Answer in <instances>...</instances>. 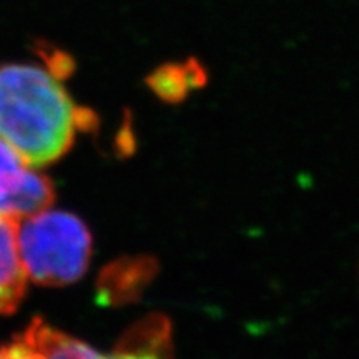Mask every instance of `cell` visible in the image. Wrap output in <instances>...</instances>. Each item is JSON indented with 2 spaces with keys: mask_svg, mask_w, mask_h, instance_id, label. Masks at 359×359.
<instances>
[{
  "mask_svg": "<svg viewBox=\"0 0 359 359\" xmlns=\"http://www.w3.org/2000/svg\"><path fill=\"white\" fill-rule=\"evenodd\" d=\"M93 111L74 105L50 72L0 67V140L29 167H45L70 150L77 128L92 130Z\"/></svg>",
  "mask_w": 359,
  "mask_h": 359,
  "instance_id": "6da1fadb",
  "label": "cell"
},
{
  "mask_svg": "<svg viewBox=\"0 0 359 359\" xmlns=\"http://www.w3.org/2000/svg\"><path fill=\"white\" fill-rule=\"evenodd\" d=\"M17 240L27 278L39 285H70L88 269L92 235L75 215L42 210L22 218Z\"/></svg>",
  "mask_w": 359,
  "mask_h": 359,
  "instance_id": "7a4b0ae2",
  "label": "cell"
},
{
  "mask_svg": "<svg viewBox=\"0 0 359 359\" xmlns=\"http://www.w3.org/2000/svg\"><path fill=\"white\" fill-rule=\"evenodd\" d=\"M20 338L45 359H173L172 326L160 314H151L133 325L109 354L98 353L40 318L30 323Z\"/></svg>",
  "mask_w": 359,
  "mask_h": 359,
  "instance_id": "3957f363",
  "label": "cell"
},
{
  "mask_svg": "<svg viewBox=\"0 0 359 359\" xmlns=\"http://www.w3.org/2000/svg\"><path fill=\"white\" fill-rule=\"evenodd\" d=\"M53 198L50 180L30 170L13 148L0 140V215L22 219L47 210Z\"/></svg>",
  "mask_w": 359,
  "mask_h": 359,
  "instance_id": "277c9868",
  "label": "cell"
},
{
  "mask_svg": "<svg viewBox=\"0 0 359 359\" xmlns=\"http://www.w3.org/2000/svg\"><path fill=\"white\" fill-rule=\"evenodd\" d=\"M156 271L150 258H123L107 266L98 276V302L103 304H125L138 299Z\"/></svg>",
  "mask_w": 359,
  "mask_h": 359,
  "instance_id": "5b68a950",
  "label": "cell"
},
{
  "mask_svg": "<svg viewBox=\"0 0 359 359\" xmlns=\"http://www.w3.org/2000/svg\"><path fill=\"white\" fill-rule=\"evenodd\" d=\"M19 219L0 215V314H12L25 294L27 273L19 255Z\"/></svg>",
  "mask_w": 359,
  "mask_h": 359,
  "instance_id": "8992f818",
  "label": "cell"
},
{
  "mask_svg": "<svg viewBox=\"0 0 359 359\" xmlns=\"http://www.w3.org/2000/svg\"><path fill=\"white\" fill-rule=\"evenodd\" d=\"M205 80L203 67L195 60H188L185 64L161 65L147 79V83L161 100L178 103L188 95L190 90L201 87Z\"/></svg>",
  "mask_w": 359,
  "mask_h": 359,
  "instance_id": "52a82bcc",
  "label": "cell"
},
{
  "mask_svg": "<svg viewBox=\"0 0 359 359\" xmlns=\"http://www.w3.org/2000/svg\"><path fill=\"white\" fill-rule=\"evenodd\" d=\"M35 50L40 55V58L45 62V65L48 67V72L55 77L57 80H65L69 79L75 70V60L69 53L58 50L53 45L39 40L35 43Z\"/></svg>",
  "mask_w": 359,
  "mask_h": 359,
  "instance_id": "ba28073f",
  "label": "cell"
},
{
  "mask_svg": "<svg viewBox=\"0 0 359 359\" xmlns=\"http://www.w3.org/2000/svg\"><path fill=\"white\" fill-rule=\"evenodd\" d=\"M0 359H45L42 353L37 351L20 336H17L11 344H0Z\"/></svg>",
  "mask_w": 359,
  "mask_h": 359,
  "instance_id": "9c48e42d",
  "label": "cell"
}]
</instances>
